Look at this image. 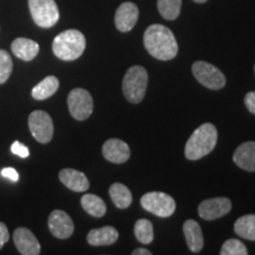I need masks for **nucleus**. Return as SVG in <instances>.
Instances as JSON below:
<instances>
[{"mask_svg": "<svg viewBox=\"0 0 255 255\" xmlns=\"http://www.w3.org/2000/svg\"><path fill=\"white\" fill-rule=\"evenodd\" d=\"M143 41L146 51L158 60L167 62L175 58L178 52L176 38L164 25H150L144 32Z\"/></svg>", "mask_w": 255, "mask_h": 255, "instance_id": "obj_1", "label": "nucleus"}, {"mask_svg": "<svg viewBox=\"0 0 255 255\" xmlns=\"http://www.w3.org/2000/svg\"><path fill=\"white\" fill-rule=\"evenodd\" d=\"M216 142H218V129L214 124H202L191 133L187 141L184 155L190 161H196L214 150Z\"/></svg>", "mask_w": 255, "mask_h": 255, "instance_id": "obj_2", "label": "nucleus"}, {"mask_svg": "<svg viewBox=\"0 0 255 255\" xmlns=\"http://www.w3.org/2000/svg\"><path fill=\"white\" fill-rule=\"evenodd\" d=\"M87 46L84 34L78 30H66L59 33L52 43V51L57 58L72 62L78 59Z\"/></svg>", "mask_w": 255, "mask_h": 255, "instance_id": "obj_3", "label": "nucleus"}, {"mask_svg": "<svg viewBox=\"0 0 255 255\" xmlns=\"http://www.w3.org/2000/svg\"><path fill=\"white\" fill-rule=\"evenodd\" d=\"M148 87V72L143 66L135 65L128 70L123 78V95L130 103L142 102Z\"/></svg>", "mask_w": 255, "mask_h": 255, "instance_id": "obj_4", "label": "nucleus"}, {"mask_svg": "<svg viewBox=\"0 0 255 255\" xmlns=\"http://www.w3.org/2000/svg\"><path fill=\"white\" fill-rule=\"evenodd\" d=\"M31 17L39 27L55 26L59 20V9L55 0H28Z\"/></svg>", "mask_w": 255, "mask_h": 255, "instance_id": "obj_5", "label": "nucleus"}, {"mask_svg": "<svg viewBox=\"0 0 255 255\" xmlns=\"http://www.w3.org/2000/svg\"><path fill=\"white\" fill-rule=\"evenodd\" d=\"M141 206L146 212L159 218H169L176 209L175 200L170 195L161 191H150L141 197Z\"/></svg>", "mask_w": 255, "mask_h": 255, "instance_id": "obj_6", "label": "nucleus"}, {"mask_svg": "<svg viewBox=\"0 0 255 255\" xmlns=\"http://www.w3.org/2000/svg\"><path fill=\"white\" fill-rule=\"evenodd\" d=\"M193 75L200 84L210 90H220L226 85V77L213 64L197 60L193 64Z\"/></svg>", "mask_w": 255, "mask_h": 255, "instance_id": "obj_7", "label": "nucleus"}, {"mask_svg": "<svg viewBox=\"0 0 255 255\" xmlns=\"http://www.w3.org/2000/svg\"><path fill=\"white\" fill-rule=\"evenodd\" d=\"M68 107L71 116L77 121H85L94 111V100L85 89L76 88L68 96Z\"/></svg>", "mask_w": 255, "mask_h": 255, "instance_id": "obj_8", "label": "nucleus"}, {"mask_svg": "<svg viewBox=\"0 0 255 255\" xmlns=\"http://www.w3.org/2000/svg\"><path fill=\"white\" fill-rule=\"evenodd\" d=\"M28 128L34 139L41 144H46L52 139L55 128H53L52 119L46 111H32L28 116Z\"/></svg>", "mask_w": 255, "mask_h": 255, "instance_id": "obj_9", "label": "nucleus"}, {"mask_svg": "<svg viewBox=\"0 0 255 255\" xmlns=\"http://www.w3.org/2000/svg\"><path fill=\"white\" fill-rule=\"evenodd\" d=\"M232 209V201L228 197H214L202 201L199 206V215L206 221L220 219Z\"/></svg>", "mask_w": 255, "mask_h": 255, "instance_id": "obj_10", "label": "nucleus"}, {"mask_svg": "<svg viewBox=\"0 0 255 255\" xmlns=\"http://www.w3.org/2000/svg\"><path fill=\"white\" fill-rule=\"evenodd\" d=\"M47 226H49L51 234L60 240L69 239L75 232V225H73L72 219L70 218L69 214L59 209L53 210L51 213Z\"/></svg>", "mask_w": 255, "mask_h": 255, "instance_id": "obj_11", "label": "nucleus"}, {"mask_svg": "<svg viewBox=\"0 0 255 255\" xmlns=\"http://www.w3.org/2000/svg\"><path fill=\"white\" fill-rule=\"evenodd\" d=\"M13 241L18 252L23 255L40 254V244L30 229L19 227L13 233Z\"/></svg>", "mask_w": 255, "mask_h": 255, "instance_id": "obj_12", "label": "nucleus"}, {"mask_svg": "<svg viewBox=\"0 0 255 255\" xmlns=\"http://www.w3.org/2000/svg\"><path fill=\"white\" fill-rule=\"evenodd\" d=\"M102 152L105 159L115 164L126 163L130 158V148L120 138H110L103 144Z\"/></svg>", "mask_w": 255, "mask_h": 255, "instance_id": "obj_13", "label": "nucleus"}, {"mask_svg": "<svg viewBox=\"0 0 255 255\" xmlns=\"http://www.w3.org/2000/svg\"><path fill=\"white\" fill-rule=\"evenodd\" d=\"M138 20V7L133 2L126 1L117 8L115 14V25L121 32H129Z\"/></svg>", "mask_w": 255, "mask_h": 255, "instance_id": "obj_14", "label": "nucleus"}, {"mask_svg": "<svg viewBox=\"0 0 255 255\" xmlns=\"http://www.w3.org/2000/svg\"><path fill=\"white\" fill-rule=\"evenodd\" d=\"M59 180L66 188L76 193H84L90 187V182L84 173L76 169L65 168L60 170Z\"/></svg>", "mask_w": 255, "mask_h": 255, "instance_id": "obj_15", "label": "nucleus"}, {"mask_svg": "<svg viewBox=\"0 0 255 255\" xmlns=\"http://www.w3.org/2000/svg\"><path fill=\"white\" fill-rule=\"evenodd\" d=\"M233 161L239 168L254 173L255 171V142L250 141L239 145L233 155Z\"/></svg>", "mask_w": 255, "mask_h": 255, "instance_id": "obj_16", "label": "nucleus"}, {"mask_svg": "<svg viewBox=\"0 0 255 255\" xmlns=\"http://www.w3.org/2000/svg\"><path fill=\"white\" fill-rule=\"evenodd\" d=\"M87 240L88 244L91 246H109V245H113L119 240V232L113 226L95 228L89 232Z\"/></svg>", "mask_w": 255, "mask_h": 255, "instance_id": "obj_17", "label": "nucleus"}, {"mask_svg": "<svg viewBox=\"0 0 255 255\" xmlns=\"http://www.w3.org/2000/svg\"><path fill=\"white\" fill-rule=\"evenodd\" d=\"M12 52L17 58L24 62H31L39 53V45L34 40L28 38H17L11 45Z\"/></svg>", "mask_w": 255, "mask_h": 255, "instance_id": "obj_18", "label": "nucleus"}, {"mask_svg": "<svg viewBox=\"0 0 255 255\" xmlns=\"http://www.w3.org/2000/svg\"><path fill=\"white\" fill-rule=\"evenodd\" d=\"M183 233L188 248L193 253H199L203 248V235L200 225L195 220H187L183 225Z\"/></svg>", "mask_w": 255, "mask_h": 255, "instance_id": "obj_19", "label": "nucleus"}, {"mask_svg": "<svg viewBox=\"0 0 255 255\" xmlns=\"http://www.w3.org/2000/svg\"><path fill=\"white\" fill-rule=\"evenodd\" d=\"M59 89V81L55 76H47L32 89V97L37 101H44L53 96Z\"/></svg>", "mask_w": 255, "mask_h": 255, "instance_id": "obj_20", "label": "nucleus"}, {"mask_svg": "<svg viewBox=\"0 0 255 255\" xmlns=\"http://www.w3.org/2000/svg\"><path fill=\"white\" fill-rule=\"evenodd\" d=\"M109 194L111 201L115 203V206L120 209H127L128 207L132 203V194L126 184L122 183H114L111 184Z\"/></svg>", "mask_w": 255, "mask_h": 255, "instance_id": "obj_21", "label": "nucleus"}, {"mask_svg": "<svg viewBox=\"0 0 255 255\" xmlns=\"http://www.w3.org/2000/svg\"><path fill=\"white\" fill-rule=\"evenodd\" d=\"M81 203L83 209L88 213L89 215L94 218H103L107 213V205L100 196L95 194H85L82 196Z\"/></svg>", "mask_w": 255, "mask_h": 255, "instance_id": "obj_22", "label": "nucleus"}, {"mask_svg": "<svg viewBox=\"0 0 255 255\" xmlns=\"http://www.w3.org/2000/svg\"><path fill=\"white\" fill-rule=\"evenodd\" d=\"M237 235L250 241H255V214H248L239 218L234 223Z\"/></svg>", "mask_w": 255, "mask_h": 255, "instance_id": "obj_23", "label": "nucleus"}, {"mask_svg": "<svg viewBox=\"0 0 255 255\" xmlns=\"http://www.w3.org/2000/svg\"><path fill=\"white\" fill-rule=\"evenodd\" d=\"M182 0H157L159 14L167 20H175L181 12Z\"/></svg>", "mask_w": 255, "mask_h": 255, "instance_id": "obj_24", "label": "nucleus"}, {"mask_svg": "<svg viewBox=\"0 0 255 255\" xmlns=\"http://www.w3.org/2000/svg\"><path fill=\"white\" fill-rule=\"evenodd\" d=\"M135 237L137 240L144 245L151 244L154 240V228H152V223L146 219H139L135 223Z\"/></svg>", "mask_w": 255, "mask_h": 255, "instance_id": "obj_25", "label": "nucleus"}, {"mask_svg": "<svg viewBox=\"0 0 255 255\" xmlns=\"http://www.w3.org/2000/svg\"><path fill=\"white\" fill-rule=\"evenodd\" d=\"M221 255H247L248 251L247 247L239 241L238 239H229V240L225 241L222 245L221 251H220Z\"/></svg>", "mask_w": 255, "mask_h": 255, "instance_id": "obj_26", "label": "nucleus"}, {"mask_svg": "<svg viewBox=\"0 0 255 255\" xmlns=\"http://www.w3.org/2000/svg\"><path fill=\"white\" fill-rule=\"evenodd\" d=\"M13 62L7 51L0 50V84H4L11 76Z\"/></svg>", "mask_w": 255, "mask_h": 255, "instance_id": "obj_27", "label": "nucleus"}, {"mask_svg": "<svg viewBox=\"0 0 255 255\" xmlns=\"http://www.w3.org/2000/svg\"><path fill=\"white\" fill-rule=\"evenodd\" d=\"M11 152L17 156H20V157L23 158L28 157V155H30V151H28L27 146L19 141L13 142V144L11 145Z\"/></svg>", "mask_w": 255, "mask_h": 255, "instance_id": "obj_28", "label": "nucleus"}, {"mask_svg": "<svg viewBox=\"0 0 255 255\" xmlns=\"http://www.w3.org/2000/svg\"><path fill=\"white\" fill-rule=\"evenodd\" d=\"M0 175H1L2 177L12 181V182H18L19 181V174L14 168H4L0 171Z\"/></svg>", "mask_w": 255, "mask_h": 255, "instance_id": "obj_29", "label": "nucleus"}, {"mask_svg": "<svg viewBox=\"0 0 255 255\" xmlns=\"http://www.w3.org/2000/svg\"><path fill=\"white\" fill-rule=\"evenodd\" d=\"M245 105L251 114L255 115V91H251L245 96Z\"/></svg>", "mask_w": 255, "mask_h": 255, "instance_id": "obj_30", "label": "nucleus"}, {"mask_svg": "<svg viewBox=\"0 0 255 255\" xmlns=\"http://www.w3.org/2000/svg\"><path fill=\"white\" fill-rule=\"evenodd\" d=\"M9 240V233L7 226L4 222H0V250L4 247V245Z\"/></svg>", "mask_w": 255, "mask_h": 255, "instance_id": "obj_31", "label": "nucleus"}, {"mask_svg": "<svg viewBox=\"0 0 255 255\" xmlns=\"http://www.w3.org/2000/svg\"><path fill=\"white\" fill-rule=\"evenodd\" d=\"M132 255H151V252L146 248H136L132 252Z\"/></svg>", "mask_w": 255, "mask_h": 255, "instance_id": "obj_32", "label": "nucleus"}, {"mask_svg": "<svg viewBox=\"0 0 255 255\" xmlns=\"http://www.w3.org/2000/svg\"><path fill=\"white\" fill-rule=\"evenodd\" d=\"M195 2H199V4H203V2H206L207 0H194Z\"/></svg>", "mask_w": 255, "mask_h": 255, "instance_id": "obj_33", "label": "nucleus"}, {"mask_svg": "<svg viewBox=\"0 0 255 255\" xmlns=\"http://www.w3.org/2000/svg\"><path fill=\"white\" fill-rule=\"evenodd\" d=\"M254 71H255V66H254Z\"/></svg>", "mask_w": 255, "mask_h": 255, "instance_id": "obj_34", "label": "nucleus"}]
</instances>
